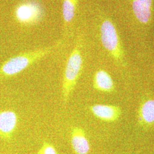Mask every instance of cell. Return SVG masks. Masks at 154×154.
<instances>
[{
    "label": "cell",
    "mask_w": 154,
    "mask_h": 154,
    "mask_svg": "<svg viewBox=\"0 0 154 154\" xmlns=\"http://www.w3.org/2000/svg\"><path fill=\"white\" fill-rule=\"evenodd\" d=\"M60 41L49 47L22 53L11 57L0 66V81L14 77L58 48Z\"/></svg>",
    "instance_id": "6da1fadb"
},
{
    "label": "cell",
    "mask_w": 154,
    "mask_h": 154,
    "mask_svg": "<svg viewBox=\"0 0 154 154\" xmlns=\"http://www.w3.org/2000/svg\"><path fill=\"white\" fill-rule=\"evenodd\" d=\"M83 67L82 42L77 41L67 59L62 81V94L65 103L70 99L77 85Z\"/></svg>",
    "instance_id": "7a4b0ae2"
},
{
    "label": "cell",
    "mask_w": 154,
    "mask_h": 154,
    "mask_svg": "<svg viewBox=\"0 0 154 154\" xmlns=\"http://www.w3.org/2000/svg\"><path fill=\"white\" fill-rule=\"evenodd\" d=\"M17 21L26 26L34 25L40 22L44 18V9L39 2L26 1L17 6L14 11Z\"/></svg>",
    "instance_id": "3957f363"
},
{
    "label": "cell",
    "mask_w": 154,
    "mask_h": 154,
    "mask_svg": "<svg viewBox=\"0 0 154 154\" xmlns=\"http://www.w3.org/2000/svg\"><path fill=\"white\" fill-rule=\"evenodd\" d=\"M100 38L103 46L114 58L121 56L120 45L115 26L109 20L103 21L100 25Z\"/></svg>",
    "instance_id": "277c9868"
},
{
    "label": "cell",
    "mask_w": 154,
    "mask_h": 154,
    "mask_svg": "<svg viewBox=\"0 0 154 154\" xmlns=\"http://www.w3.org/2000/svg\"><path fill=\"white\" fill-rule=\"evenodd\" d=\"M18 118L11 110L0 111V139L9 140L16 130Z\"/></svg>",
    "instance_id": "5b68a950"
},
{
    "label": "cell",
    "mask_w": 154,
    "mask_h": 154,
    "mask_svg": "<svg viewBox=\"0 0 154 154\" xmlns=\"http://www.w3.org/2000/svg\"><path fill=\"white\" fill-rule=\"evenodd\" d=\"M90 110L96 118L108 122L116 121L121 115L120 107L114 105L95 104L92 105Z\"/></svg>",
    "instance_id": "8992f818"
},
{
    "label": "cell",
    "mask_w": 154,
    "mask_h": 154,
    "mask_svg": "<svg viewBox=\"0 0 154 154\" xmlns=\"http://www.w3.org/2000/svg\"><path fill=\"white\" fill-rule=\"evenodd\" d=\"M71 142L75 154H88L90 145L85 130L79 127H73L71 131Z\"/></svg>",
    "instance_id": "52a82bcc"
},
{
    "label": "cell",
    "mask_w": 154,
    "mask_h": 154,
    "mask_svg": "<svg viewBox=\"0 0 154 154\" xmlns=\"http://www.w3.org/2000/svg\"><path fill=\"white\" fill-rule=\"evenodd\" d=\"M152 0H133L132 11L138 21L143 23L149 22L152 13Z\"/></svg>",
    "instance_id": "ba28073f"
},
{
    "label": "cell",
    "mask_w": 154,
    "mask_h": 154,
    "mask_svg": "<svg viewBox=\"0 0 154 154\" xmlns=\"http://www.w3.org/2000/svg\"><path fill=\"white\" fill-rule=\"evenodd\" d=\"M93 88L101 92L111 93L114 91L115 85L112 78L107 72L104 70H99L94 74Z\"/></svg>",
    "instance_id": "9c48e42d"
},
{
    "label": "cell",
    "mask_w": 154,
    "mask_h": 154,
    "mask_svg": "<svg viewBox=\"0 0 154 154\" xmlns=\"http://www.w3.org/2000/svg\"><path fill=\"white\" fill-rule=\"evenodd\" d=\"M139 121L142 125H149L154 123V99L144 102L139 110Z\"/></svg>",
    "instance_id": "30bf717a"
},
{
    "label": "cell",
    "mask_w": 154,
    "mask_h": 154,
    "mask_svg": "<svg viewBox=\"0 0 154 154\" xmlns=\"http://www.w3.org/2000/svg\"><path fill=\"white\" fill-rule=\"evenodd\" d=\"M78 0H63L62 17L65 26H67L74 18L77 11Z\"/></svg>",
    "instance_id": "8fae6325"
},
{
    "label": "cell",
    "mask_w": 154,
    "mask_h": 154,
    "mask_svg": "<svg viewBox=\"0 0 154 154\" xmlns=\"http://www.w3.org/2000/svg\"><path fill=\"white\" fill-rule=\"evenodd\" d=\"M37 154H58L54 147L48 142H44Z\"/></svg>",
    "instance_id": "7c38bea8"
}]
</instances>
